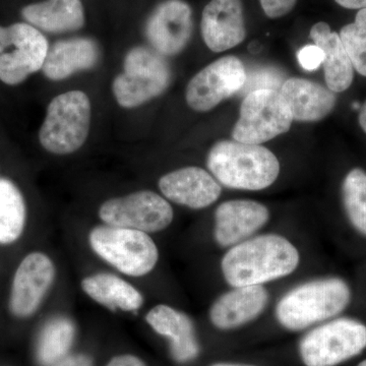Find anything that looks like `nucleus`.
I'll list each match as a JSON object with an SVG mask.
<instances>
[{
  "instance_id": "32",
  "label": "nucleus",
  "mask_w": 366,
  "mask_h": 366,
  "mask_svg": "<svg viewBox=\"0 0 366 366\" xmlns=\"http://www.w3.org/2000/svg\"><path fill=\"white\" fill-rule=\"evenodd\" d=\"M339 6L348 9H366V0H335Z\"/></svg>"
},
{
  "instance_id": "8",
  "label": "nucleus",
  "mask_w": 366,
  "mask_h": 366,
  "mask_svg": "<svg viewBox=\"0 0 366 366\" xmlns=\"http://www.w3.org/2000/svg\"><path fill=\"white\" fill-rule=\"evenodd\" d=\"M292 122V115L280 91H250L243 99L232 137L243 144H264L287 132Z\"/></svg>"
},
{
  "instance_id": "26",
  "label": "nucleus",
  "mask_w": 366,
  "mask_h": 366,
  "mask_svg": "<svg viewBox=\"0 0 366 366\" xmlns=\"http://www.w3.org/2000/svg\"><path fill=\"white\" fill-rule=\"evenodd\" d=\"M342 199L349 222L366 237V172L354 168L347 173L342 184Z\"/></svg>"
},
{
  "instance_id": "14",
  "label": "nucleus",
  "mask_w": 366,
  "mask_h": 366,
  "mask_svg": "<svg viewBox=\"0 0 366 366\" xmlns=\"http://www.w3.org/2000/svg\"><path fill=\"white\" fill-rule=\"evenodd\" d=\"M158 187L167 201L192 209L208 208L222 192L216 178L197 166L171 171L159 179Z\"/></svg>"
},
{
  "instance_id": "2",
  "label": "nucleus",
  "mask_w": 366,
  "mask_h": 366,
  "mask_svg": "<svg viewBox=\"0 0 366 366\" xmlns=\"http://www.w3.org/2000/svg\"><path fill=\"white\" fill-rule=\"evenodd\" d=\"M207 166L217 182L231 189H266L280 174V163L271 151L259 144L237 141L214 144Z\"/></svg>"
},
{
  "instance_id": "20",
  "label": "nucleus",
  "mask_w": 366,
  "mask_h": 366,
  "mask_svg": "<svg viewBox=\"0 0 366 366\" xmlns=\"http://www.w3.org/2000/svg\"><path fill=\"white\" fill-rule=\"evenodd\" d=\"M280 94L293 120L319 122L331 113L336 105L333 91L308 79L292 78L284 81Z\"/></svg>"
},
{
  "instance_id": "25",
  "label": "nucleus",
  "mask_w": 366,
  "mask_h": 366,
  "mask_svg": "<svg viewBox=\"0 0 366 366\" xmlns=\"http://www.w3.org/2000/svg\"><path fill=\"white\" fill-rule=\"evenodd\" d=\"M76 327L66 317H55L42 329L38 342L37 357L43 366H52L66 357L74 343Z\"/></svg>"
},
{
  "instance_id": "27",
  "label": "nucleus",
  "mask_w": 366,
  "mask_h": 366,
  "mask_svg": "<svg viewBox=\"0 0 366 366\" xmlns=\"http://www.w3.org/2000/svg\"><path fill=\"white\" fill-rule=\"evenodd\" d=\"M339 35L353 69L366 76V9H360L355 21L344 26Z\"/></svg>"
},
{
  "instance_id": "10",
  "label": "nucleus",
  "mask_w": 366,
  "mask_h": 366,
  "mask_svg": "<svg viewBox=\"0 0 366 366\" xmlns=\"http://www.w3.org/2000/svg\"><path fill=\"white\" fill-rule=\"evenodd\" d=\"M98 214L106 225L134 229L148 234L165 230L174 218L169 202L152 190L107 199L101 204Z\"/></svg>"
},
{
  "instance_id": "13",
  "label": "nucleus",
  "mask_w": 366,
  "mask_h": 366,
  "mask_svg": "<svg viewBox=\"0 0 366 366\" xmlns=\"http://www.w3.org/2000/svg\"><path fill=\"white\" fill-rule=\"evenodd\" d=\"M54 264L43 252H31L19 264L9 297V310L25 319L37 312L55 280Z\"/></svg>"
},
{
  "instance_id": "17",
  "label": "nucleus",
  "mask_w": 366,
  "mask_h": 366,
  "mask_svg": "<svg viewBox=\"0 0 366 366\" xmlns=\"http://www.w3.org/2000/svg\"><path fill=\"white\" fill-rule=\"evenodd\" d=\"M269 300V293L264 285L232 287L214 301L209 320L223 331L237 329L257 319L268 307Z\"/></svg>"
},
{
  "instance_id": "19",
  "label": "nucleus",
  "mask_w": 366,
  "mask_h": 366,
  "mask_svg": "<svg viewBox=\"0 0 366 366\" xmlns=\"http://www.w3.org/2000/svg\"><path fill=\"white\" fill-rule=\"evenodd\" d=\"M99 59L98 44L91 38L61 40L49 47L41 71L50 81H64L76 72L93 69Z\"/></svg>"
},
{
  "instance_id": "21",
  "label": "nucleus",
  "mask_w": 366,
  "mask_h": 366,
  "mask_svg": "<svg viewBox=\"0 0 366 366\" xmlns=\"http://www.w3.org/2000/svg\"><path fill=\"white\" fill-rule=\"evenodd\" d=\"M26 23L38 30L51 34L76 32L86 23L81 0H45L21 9Z\"/></svg>"
},
{
  "instance_id": "28",
  "label": "nucleus",
  "mask_w": 366,
  "mask_h": 366,
  "mask_svg": "<svg viewBox=\"0 0 366 366\" xmlns=\"http://www.w3.org/2000/svg\"><path fill=\"white\" fill-rule=\"evenodd\" d=\"M324 51L315 44L307 45L298 52V61L307 71H315L324 64Z\"/></svg>"
},
{
  "instance_id": "35",
  "label": "nucleus",
  "mask_w": 366,
  "mask_h": 366,
  "mask_svg": "<svg viewBox=\"0 0 366 366\" xmlns=\"http://www.w3.org/2000/svg\"><path fill=\"white\" fill-rule=\"evenodd\" d=\"M357 366H366V360H363V361H361L360 365H358Z\"/></svg>"
},
{
  "instance_id": "6",
  "label": "nucleus",
  "mask_w": 366,
  "mask_h": 366,
  "mask_svg": "<svg viewBox=\"0 0 366 366\" xmlns=\"http://www.w3.org/2000/svg\"><path fill=\"white\" fill-rule=\"evenodd\" d=\"M170 81V67L162 55L137 46L125 55L124 71L113 79L112 93L120 107L134 109L162 95Z\"/></svg>"
},
{
  "instance_id": "23",
  "label": "nucleus",
  "mask_w": 366,
  "mask_h": 366,
  "mask_svg": "<svg viewBox=\"0 0 366 366\" xmlns=\"http://www.w3.org/2000/svg\"><path fill=\"white\" fill-rule=\"evenodd\" d=\"M81 287L91 300L110 310L136 312L144 305L141 291L117 274H91L81 280Z\"/></svg>"
},
{
  "instance_id": "16",
  "label": "nucleus",
  "mask_w": 366,
  "mask_h": 366,
  "mask_svg": "<svg viewBox=\"0 0 366 366\" xmlns=\"http://www.w3.org/2000/svg\"><path fill=\"white\" fill-rule=\"evenodd\" d=\"M201 32L213 52L239 45L247 37L242 0H211L202 14Z\"/></svg>"
},
{
  "instance_id": "12",
  "label": "nucleus",
  "mask_w": 366,
  "mask_h": 366,
  "mask_svg": "<svg viewBox=\"0 0 366 366\" xmlns=\"http://www.w3.org/2000/svg\"><path fill=\"white\" fill-rule=\"evenodd\" d=\"M194 30L192 7L183 0H165L155 7L144 26L152 49L173 56L189 44Z\"/></svg>"
},
{
  "instance_id": "9",
  "label": "nucleus",
  "mask_w": 366,
  "mask_h": 366,
  "mask_svg": "<svg viewBox=\"0 0 366 366\" xmlns=\"http://www.w3.org/2000/svg\"><path fill=\"white\" fill-rule=\"evenodd\" d=\"M48 50L45 36L30 24L0 26V81L9 86L23 83L42 69Z\"/></svg>"
},
{
  "instance_id": "34",
  "label": "nucleus",
  "mask_w": 366,
  "mask_h": 366,
  "mask_svg": "<svg viewBox=\"0 0 366 366\" xmlns=\"http://www.w3.org/2000/svg\"><path fill=\"white\" fill-rule=\"evenodd\" d=\"M212 366H255V365H239V363L221 362V363H216V365H213Z\"/></svg>"
},
{
  "instance_id": "22",
  "label": "nucleus",
  "mask_w": 366,
  "mask_h": 366,
  "mask_svg": "<svg viewBox=\"0 0 366 366\" xmlns=\"http://www.w3.org/2000/svg\"><path fill=\"white\" fill-rule=\"evenodd\" d=\"M310 36L315 44L324 51L322 64L327 88L334 93L346 91L352 85L354 69L340 35L333 32L325 21H320L312 26Z\"/></svg>"
},
{
  "instance_id": "15",
  "label": "nucleus",
  "mask_w": 366,
  "mask_h": 366,
  "mask_svg": "<svg viewBox=\"0 0 366 366\" xmlns=\"http://www.w3.org/2000/svg\"><path fill=\"white\" fill-rule=\"evenodd\" d=\"M269 220V209L259 202L252 199L224 202L215 211L214 239L219 247L230 249L252 237Z\"/></svg>"
},
{
  "instance_id": "5",
  "label": "nucleus",
  "mask_w": 366,
  "mask_h": 366,
  "mask_svg": "<svg viewBox=\"0 0 366 366\" xmlns=\"http://www.w3.org/2000/svg\"><path fill=\"white\" fill-rule=\"evenodd\" d=\"M88 239L100 259L127 276L139 278L157 266L159 249L148 233L104 224L92 229Z\"/></svg>"
},
{
  "instance_id": "33",
  "label": "nucleus",
  "mask_w": 366,
  "mask_h": 366,
  "mask_svg": "<svg viewBox=\"0 0 366 366\" xmlns=\"http://www.w3.org/2000/svg\"><path fill=\"white\" fill-rule=\"evenodd\" d=\"M358 119H360V127H362L363 131H365L366 134V101L365 104L361 106L360 117H358Z\"/></svg>"
},
{
  "instance_id": "29",
  "label": "nucleus",
  "mask_w": 366,
  "mask_h": 366,
  "mask_svg": "<svg viewBox=\"0 0 366 366\" xmlns=\"http://www.w3.org/2000/svg\"><path fill=\"white\" fill-rule=\"evenodd\" d=\"M259 2L268 18L279 19L290 13L297 0H259Z\"/></svg>"
},
{
  "instance_id": "3",
  "label": "nucleus",
  "mask_w": 366,
  "mask_h": 366,
  "mask_svg": "<svg viewBox=\"0 0 366 366\" xmlns=\"http://www.w3.org/2000/svg\"><path fill=\"white\" fill-rule=\"evenodd\" d=\"M351 289L343 279H315L282 296L274 315L284 329L302 331L340 315L351 302Z\"/></svg>"
},
{
  "instance_id": "4",
  "label": "nucleus",
  "mask_w": 366,
  "mask_h": 366,
  "mask_svg": "<svg viewBox=\"0 0 366 366\" xmlns=\"http://www.w3.org/2000/svg\"><path fill=\"white\" fill-rule=\"evenodd\" d=\"M92 106L85 92L60 94L47 106L41 125V146L54 155H69L79 150L90 132Z\"/></svg>"
},
{
  "instance_id": "11",
  "label": "nucleus",
  "mask_w": 366,
  "mask_h": 366,
  "mask_svg": "<svg viewBox=\"0 0 366 366\" xmlns=\"http://www.w3.org/2000/svg\"><path fill=\"white\" fill-rule=\"evenodd\" d=\"M247 74L242 60L235 56L217 59L190 79L185 100L194 112H207L224 99L244 88Z\"/></svg>"
},
{
  "instance_id": "24",
  "label": "nucleus",
  "mask_w": 366,
  "mask_h": 366,
  "mask_svg": "<svg viewBox=\"0 0 366 366\" xmlns=\"http://www.w3.org/2000/svg\"><path fill=\"white\" fill-rule=\"evenodd\" d=\"M25 199L13 182L0 178V244L16 242L25 229Z\"/></svg>"
},
{
  "instance_id": "18",
  "label": "nucleus",
  "mask_w": 366,
  "mask_h": 366,
  "mask_svg": "<svg viewBox=\"0 0 366 366\" xmlns=\"http://www.w3.org/2000/svg\"><path fill=\"white\" fill-rule=\"evenodd\" d=\"M146 322L156 333L169 339L171 355L177 362H189L199 355L194 322L184 312L167 305H158L149 310Z\"/></svg>"
},
{
  "instance_id": "1",
  "label": "nucleus",
  "mask_w": 366,
  "mask_h": 366,
  "mask_svg": "<svg viewBox=\"0 0 366 366\" xmlns=\"http://www.w3.org/2000/svg\"><path fill=\"white\" fill-rule=\"evenodd\" d=\"M300 264L297 247L288 238L269 233L231 247L221 261L224 280L231 287L264 285L285 278Z\"/></svg>"
},
{
  "instance_id": "30",
  "label": "nucleus",
  "mask_w": 366,
  "mask_h": 366,
  "mask_svg": "<svg viewBox=\"0 0 366 366\" xmlns=\"http://www.w3.org/2000/svg\"><path fill=\"white\" fill-rule=\"evenodd\" d=\"M54 366H93V361L85 354H74L66 356Z\"/></svg>"
},
{
  "instance_id": "31",
  "label": "nucleus",
  "mask_w": 366,
  "mask_h": 366,
  "mask_svg": "<svg viewBox=\"0 0 366 366\" xmlns=\"http://www.w3.org/2000/svg\"><path fill=\"white\" fill-rule=\"evenodd\" d=\"M106 366H147L139 357L129 354L115 356Z\"/></svg>"
},
{
  "instance_id": "7",
  "label": "nucleus",
  "mask_w": 366,
  "mask_h": 366,
  "mask_svg": "<svg viewBox=\"0 0 366 366\" xmlns=\"http://www.w3.org/2000/svg\"><path fill=\"white\" fill-rule=\"evenodd\" d=\"M365 348V325L340 317L308 332L301 339L300 354L305 366H337L360 355Z\"/></svg>"
}]
</instances>
